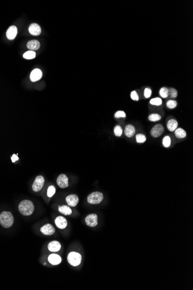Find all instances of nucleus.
<instances>
[{"mask_svg":"<svg viewBox=\"0 0 193 290\" xmlns=\"http://www.w3.org/2000/svg\"><path fill=\"white\" fill-rule=\"evenodd\" d=\"M17 33V28L14 26H12L10 27L7 30V38L9 40H12L15 38L16 35Z\"/></svg>","mask_w":193,"mask_h":290,"instance_id":"nucleus-14","label":"nucleus"},{"mask_svg":"<svg viewBox=\"0 0 193 290\" xmlns=\"http://www.w3.org/2000/svg\"><path fill=\"white\" fill-rule=\"evenodd\" d=\"M11 159H12V162H15L16 160H17L19 159V158L17 156V155H16L14 154V155H13V156H12Z\"/></svg>","mask_w":193,"mask_h":290,"instance_id":"nucleus-35","label":"nucleus"},{"mask_svg":"<svg viewBox=\"0 0 193 290\" xmlns=\"http://www.w3.org/2000/svg\"><path fill=\"white\" fill-rule=\"evenodd\" d=\"M43 264H44V265H46V263H44Z\"/></svg>","mask_w":193,"mask_h":290,"instance_id":"nucleus-36","label":"nucleus"},{"mask_svg":"<svg viewBox=\"0 0 193 290\" xmlns=\"http://www.w3.org/2000/svg\"><path fill=\"white\" fill-rule=\"evenodd\" d=\"M55 186L51 185V186L49 187L48 189V192H47L48 196V197H49V198L52 197V196L55 195Z\"/></svg>","mask_w":193,"mask_h":290,"instance_id":"nucleus-30","label":"nucleus"},{"mask_svg":"<svg viewBox=\"0 0 193 290\" xmlns=\"http://www.w3.org/2000/svg\"><path fill=\"white\" fill-rule=\"evenodd\" d=\"M14 222V217L11 212L3 211L0 214V225L4 228L11 227Z\"/></svg>","mask_w":193,"mask_h":290,"instance_id":"nucleus-2","label":"nucleus"},{"mask_svg":"<svg viewBox=\"0 0 193 290\" xmlns=\"http://www.w3.org/2000/svg\"><path fill=\"white\" fill-rule=\"evenodd\" d=\"M48 261L51 264L53 265H56L61 263L62 258L56 254H52L49 256Z\"/></svg>","mask_w":193,"mask_h":290,"instance_id":"nucleus-15","label":"nucleus"},{"mask_svg":"<svg viewBox=\"0 0 193 290\" xmlns=\"http://www.w3.org/2000/svg\"><path fill=\"white\" fill-rule=\"evenodd\" d=\"M175 134L177 138H183L186 136V132L182 128H178L175 130Z\"/></svg>","mask_w":193,"mask_h":290,"instance_id":"nucleus-21","label":"nucleus"},{"mask_svg":"<svg viewBox=\"0 0 193 290\" xmlns=\"http://www.w3.org/2000/svg\"><path fill=\"white\" fill-rule=\"evenodd\" d=\"M18 208L21 214L25 216H28L33 213L34 211V206L31 201L24 200L19 203Z\"/></svg>","mask_w":193,"mask_h":290,"instance_id":"nucleus-1","label":"nucleus"},{"mask_svg":"<svg viewBox=\"0 0 193 290\" xmlns=\"http://www.w3.org/2000/svg\"><path fill=\"white\" fill-rule=\"evenodd\" d=\"M177 106V102L175 100H169L166 102V107L169 109H173Z\"/></svg>","mask_w":193,"mask_h":290,"instance_id":"nucleus-28","label":"nucleus"},{"mask_svg":"<svg viewBox=\"0 0 193 290\" xmlns=\"http://www.w3.org/2000/svg\"><path fill=\"white\" fill-rule=\"evenodd\" d=\"M114 133L116 136L120 137L123 133L122 127L120 125H117L114 128Z\"/></svg>","mask_w":193,"mask_h":290,"instance_id":"nucleus-25","label":"nucleus"},{"mask_svg":"<svg viewBox=\"0 0 193 290\" xmlns=\"http://www.w3.org/2000/svg\"><path fill=\"white\" fill-rule=\"evenodd\" d=\"M135 133V128L132 124H127L125 127L124 134L127 137H132Z\"/></svg>","mask_w":193,"mask_h":290,"instance_id":"nucleus-16","label":"nucleus"},{"mask_svg":"<svg viewBox=\"0 0 193 290\" xmlns=\"http://www.w3.org/2000/svg\"><path fill=\"white\" fill-rule=\"evenodd\" d=\"M42 234L45 235H52L55 232V229L51 224H46L41 228Z\"/></svg>","mask_w":193,"mask_h":290,"instance_id":"nucleus-10","label":"nucleus"},{"mask_svg":"<svg viewBox=\"0 0 193 290\" xmlns=\"http://www.w3.org/2000/svg\"><path fill=\"white\" fill-rule=\"evenodd\" d=\"M85 222L89 227H94L98 224V216L96 214H91L88 215L86 218Z\"/></svg>","mask_w":193,"mask_h":290,"instance_id":"nucleus-7","label":"nucleus"},{"mask_svg":"<svg viewBox=\"0 0 193 290\" xmlns=\"http://www.w3.org/2000/svg\"><path fill=\"white\" fill-rule=\"evenodd\" d=\"M55 224L60 229H65L67 226V220L62 216H59L55 218Z\"/></svg>","mask_w":193,"mask_h":290,"instance_id":"nucleus-13","label":"nucleus"},{"mask_svg":"<svg viewBox=\"0 0 193 290\" xmlns=\"http://www.w3.org/2000/svg\"><path fill=\"white\" fill-rule=\"evenodd\" d=\"M35 56H36V53L35 52L33 51V50H29V51H27L26 52H25L23 55V57L26 59H28V60H30V59H33L35 57Z\"/></svg>","mask_w":193,"mask_h":290,"instance_id":"nucleus-22","label":"nucleus"},{"mask_svg":"<svg viewBox=\"0 0 193 290\" xmlns=\"http://www.w3.org/2000/svg\"><path fill=\"white\" fill-rule=\"evenodd\" d=\"M136 140L138 143H143L146 141V137L143 134H138L136 136Z\"/></svg>","mask_w":193,"mask_h":290,"instance_id":"nucleus-27","label":"nucleus"},{"mask_svg":"<svg viewBox=\"0 0 193 290\" xmlns=\"http://www.w3.org/2000/svg\"><path fill=\"white\" fill-rule=\"evenodd\" d=\"M164 131V126L161 124H156L150 131V134L152 137L154 138L159 137L160 136H161Z\"/></svg>","mask_w":193,"mask_h":290,"instance_id":"nucleus-6","label":"nucleus"},{"mask_svg":"<svg viewBox=\"0 0 193 290\" xmlns=\"http://www.w3.org/2000/svg\"><path fill=\"white\" fill-rule=\"evenodd\" d=\"M27 47L28 48L33 51L38 50L40 47V43L37 40H31L28 42Z\"/></svg>","mask_w":193,"mask_h":290,"instance_id":"nucleus-18","label":"nucleus"},{"mask_svg":"<svg viewBox=\"0 0 193 290\" xmlns=\"http://www.w3.org/2000/svg\"><path fill=\"white\" fill-rule=\"evenodd\" d=\"M171 138L169 136H166L163 140V144L166 147L168 148L171 145Z\"/></svg>","mask_w":193,"mask_h":290,"instance_id":"nucleus-29","label":"nucleus"},{"mask_svg":"<svg viewBox=\"0 0 193 290\" xmlns=\"http://www.w3.org/2000/svg\"><path fill=\"white\" fill-rule=\"evenodd\" d=\"M131 98L133 100H135V101L139 100V97H138V94H137L136 91L134 90L131 92Z\"/></svg>","mask_w":193,"mask_h":290,"instance_id":"nucleus-34","label":"nucleus"},{"mask_svg":"<svg viewBox=\"0 0 193 290\" xmlns=\"http://www.w3.org/2000/svg\"><path fill=\"white\" fill-rule=\"evenodd\" d=\"M59 211L60 213L64 214L65 215H71L72 214V210H71V208L69 206H65V205L59 206Z\"/></svg>","mask_w":193,"mask_h":290,"instance_id":"nucleus-20","label":"nucleus"},{"mask_svg":"<svg viewBox=\"0 0 193 290\" xmlns=\"http://www.w3.org/2000/svg\"><path fill=\"white\" fill-rule=\"evenodd\" d=\"M61 249V244L57 241H53L49 243L48 244V249L52 252H57Z\"/></svg>","mask_w":193,"mask_h":290,"instance_id":"nucleus-17","label":"nucleus"},{"mask_svg":"<svg viewBox=\"0 0 193 290\" xmlns=\"http://www.w3.org/2000/svg\"><path fill=\"white\" fill-rule=\"evenodd\" d=\"M57 184L61 188H65L68 187V179L65 174H61L57 179Z\"/></svg>","mask_w":193,"mask_h":290,"instance_id":"nucleus-8","label":"nucleus"},{"mask_svg":"<svg viewBox=\"0 0 193 290\" xmlns=\"http://www.w3.org/2000/svg\"><path fill=\"white\" fill-rule=\"evenodd\" d=\"M160 95L163 98H166L169 96V92H168V89H167L166 87L162 88L160 90Z\"/></svg>","mask_w":193,"mask_h":290,"instance_id":"nucleus-26","label":"nucleus"},{"mask_svg":"<svg viewBox=\"0 0 193 290\" xmlns=\"http://www.w3.org/2000/svg\"><path fill=\"white\" fill-rule=\"evenodd\" d=\"M45 184V179L42 176H37L32 185V189L34 192H39L42 189Z\"/></svg>","mask_w":193,"mask_h":290,"instance_id":"nucleus-5","label":"nucleus"},{"mask_svg":"<svg viewBox=\"0 0 193 290\" xmlns=\"http://www.w3.org/2000/svg\"><path fill=\"white\" fill-rule=\"evenodd\" d=\"M169 92V95L172 98H175L178 96V91L175 88H171L168 89Z\"/></svg>","mask_w":193,"mask_h":290,"instance_id":"nucleus-31","label":"nucleus"},{"mask_svg":"<svg viewBox=\"0 0 193 290\" xmlns=\"http://www.w3.org/2000/svg\"><path fill=\"white\" fill-rule=\"evenodd\" d=\"M152 95V90L149 88H146L145 89V91H144V96H145L146 98H149Z\"/></svg>","mask_w":193,"mask_h":290,"instance_id":"nucleus-33","label":"nucleus"},{"mask_svg":"<svg viewBox=\"0 0 193 290\" xmlns=\"http://www.w3.org/2000/svg\"><path fill=\"white\" fill-rule=\"evenodd\" d=\"M67 259L70 265L74 266H76L80 265L81 263L82 256L78 253L71 252L68 254Z\"/></svg>","mask_w":193,"mask_h":290,"instance_id":"nucleus-3","label":"nucleus"},{"mask_svg":"<svg viewBox=\"0 0 193 290\" xmlns=\"http://www.w3.org/2000/svg\"><path fill=\"white\" fill-rule=\"evenodd\" d=\"M115 117L116 118H125L126 117V114L124 112V111H117L115 114Z\"/></svg>","mask_w":193,"mask_h":290,"instance_id":"nucleus-32","label":"nucleus"},{"mask_svg":"<svg viewBox=\"0 0 193 290\" xmlns=\"http://www.w3.org/2000/svg\"><path fill=\"white\" fill-rule=\"evenodd\" d=\"M79 198L76 195H70L66 198V201L69 206L75 207L79 203Z\"/></svg>","mask_w":193,"mask_h":290,"instance_id":"nucleus-9","label":"nucleus"},{"mask_svg":"<svg viewBox=\"0 0 193 290\" xmlns=\"http://www.w3.org/2000/svg\"><path fill=\"white\" fill-rule=\"evenodd\" d=\"M30 33L33 35H39L41 33V28L36 23L31 24L28 28Z\"/></svg>","mask_w":193,"mask_h":290,"instance_id":"nucleus-11","label":"nucleus"},{"mask_svg":"<svg viewBox=\"0 0 193 290\" xmlns=\"http://www.w3.org/2000/svg\"><path fill=\"white\" fill-rule=\"evenodd\" d=\"M148 118L149 120L152 122H156L160 121L161 119V117L158 114H152L149 116Z\"/></svg>","mask_w":193,"mask_h":290,"instance_id":"nucleus-24","label":"nucleus"},{"mask_svg":"<svg viewBox=\"0 0 193 290\" xmlns=\"http://www.w3.org/2000/svg\"><path fill=\"white\" fill-rule=\"evenodd\" d=\"M103 199V193L100 192H94L90 193L87 197V201L89 203L95 205L100 203Z\"/></svg>","mask_w":193,"mask_h":290,"instance_id":"nucleus-4","label":"nucleus"},{"mask_svg":"<svg viewBox=\"0 0 193 290\" xmlns=\"http://www.w3.org/2000/svg\"><path fill=\"white\" fill-rule=\"evenodd\" d=\"M42 76V72L41 69H34L30 74V79L32 82H35L40 80Z\"/></svg>","mask_w":193,"mask_h":290,"instance_id":"nucleus-12","label":"nucleus"},{"mask_svg":"<svg viewBox=\"0 0 193 290\" xmlns=\"http://www.w3.org/2000/svg\"><path fill=\"white\" fill-rule=\"evenodd\" d=\"M150 103L153 105H156V106H159L163 104V101L162 99L160 97H156L153 98L150 100Z\"/></svg>","mask_w":193,"mask_h":290,"instance_id":"nucleus-23","label":"nucleus"},{"mask_svg":"<svg viewBox=\"0 0 193 290\" xmlns=\"http://www.w3.org/2000/svg\"><path fill=\"white\" fill-rule=\"evenodd\" d=\"M178 126V123L176 120L174 119H170L167 123V128L170 131H175Z\"/></svg>","mask_w":193,"mask_h":290,"instance_id":"nucleus-19","label":"nucleus"}]
</instances>
